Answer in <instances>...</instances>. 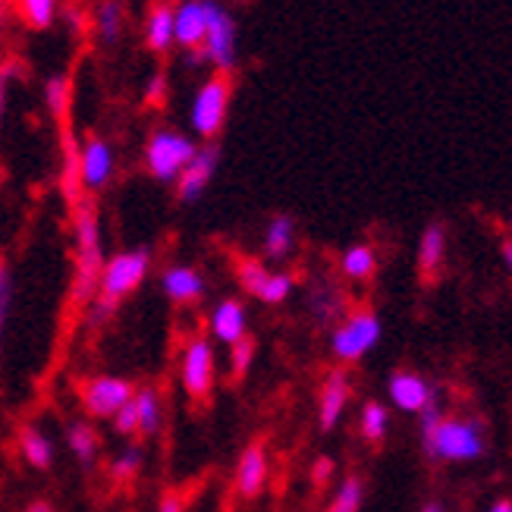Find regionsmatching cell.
Here are the masks:
<instances>
[{
	"label": "cell",
	"mask_w": 512,
	"mask_h": 512,
	"mask_svg": "<svg viewBox=\"0 0 512 512\" xmlns=\"http://www.w3.org/2000/svg\"><path fill=\"white\" fill-rule=\"evenodd\" d=\"M13 267L7 261V255L0 252V355H4V330H7V318L13 308Z\"/></svg>",
	"instance_id": "34"
},
{
	"label": "cell",
	"mask_w": 512,
	"mask_h": 512,
	"mask_svg": "<svg viewBox=\"0 0 512 512\" xmlns=\"http://www.w3.org/2000/svg\"><path fill=\"white\" fill-rule=\"evenodd\" d=\"M142 38H145V48L158 57H164L176 44V7L170 0H154L148 7Z\"/></svg>",
	"instance_id": "20"
},
{
	"label": "cell",
	"mask_w": 512,
	"mask_h": 512,
	"mask_svg": "<svg viewBox=\"0 0 512 512\" xmlns=\"http://www.w3.org/2000/svg\"><path fill=\"white\" fill-rule=\"evenodd\" d=\"M60 19L66 22V29H70V35H76V38H82L88 29H92V19H88V13L79 7H63Z\"/></svg>",
	"instance_id": "41"
},
{
	"label": "cell",
	"mask_w": 512,
	"mask_h": 512,
	"mask_svg": "<svg viewBox=\"0 0 512 512\" xmlns=\"http://www.w3.org/2000/svg\"><path fill=\"white\" fill-rule=\"evenodd\" d=\"M44 107L57 123L70 120V107H73V79L66 73H57L44 82Z\"/></svg>",
	"instance_id": "29"
},
{
	"label": "cell",
	"mask_w": 512,
	"mask_h": 512,
	"mask_svg": "<svg viewBox=\"0 0 512 512\" xmlns=\"http://www.w3.org/2000/svg\"><path fill=\"white\" fill-rule=\"evenodd\" d=\"M208 330H211V337L217 343H224L227 349L233 343H239L242 337H249V308L242 299H220L214 308H211V315H208Z\"/></svg>",
	"instance_id": "15"
},
{
	"label": "cell",
	"mask_w": 512,
	"mask_h": 512,
	"mask_svg": "<svg viewBox=\"0 0 512 512\" xmlns=\"http://www.w3.org/2000/svg\"><path fill=\"white\" fill-rule=\"evenodd\" d=\"M110 428H114V434L123 437V440H136L139 437V412H136V403H126L114 418H110Z\"/></svg>",
	"instance_id": "38"
},
{
	"label": "cell",
	"mask_w": 512,
	"mask_h": 512,
	"mask_svg": "<svg viewBox=\"0 0 512 512\" xmlns=\"http://www.w3.org/2000/svg\"><path fill=\"white\" fill-rule=\"evenodd\" d=\"M183 63L192 66V70H202V66H208V57L202 48H192V51H183Z\"/></svg>",
	"instance_id": "44"
},
{
	"label": "cell",
	"mask_w": 512,
	"mask_h": 512,
	"mask_svg": "<svg viewBox=\"0 0 512 512\" xmlns=\"http://www.w3.org/2000/svg\"><path fill=\"white\" fill-rule=\"evenodd\" d=\"M293 289H296L293 274L274 271V274H271V280H267V286H264V293H261V299H258V302H264V305H283L289 296H293Z\"/></svg>",
	"instance_id": "36"
},
{
	"label": "cell",
	"mask_w": 512,
	"mask_h": 512,
	"mask_svg": "<svg viewBox=\"0 0 512 512\" xmlns=\"http://www.w3.org/2000/svg\"><path fill=\"white\" fill-rule=\"evenodd\" d=\"M73 217V280H70V305L79 311L88 308L98 296V283L104 271V236H101V214L95 195H85L76 208H70Z\"/></svg>",
	"instance_id": "1"
},
{
	"label": "cell",
	"mask_w": 512,
	"mask_h": 512,
	"mask_svg": "<svg viewBox=\"0 0 512 512\" xmlns=\"http://www.w3.org/2000/svg\"><path fill=\"white\" fill-rule=\"evenodd\" d=\"M161 293L173 302V305H195L202 302L208 293V280L205 274L192 264H167L161 271Z\"/></svg>",
	"instance_id": "14"
},
{
	"label": "cell",
	"mask_w": 512,
	"mask_h": 512,
	"mask_svg": "<svg viewBox=\"0 0 512 512\" xmlns=\"http://www.w3.org/2000/svg\"><path fill=\"white\" fill-rule=\"evenodd\" d=\"M7 19H10V0H0V35L7 29Z\"/></svg>",
	"instance_id": "47"
},
{
	"label": "cell",
	"mask_w": 512,
	"mask_h": 512,
	"mask_svg": "<svg viewBox=\"0 0 512 512\" xmlns=\"http://www.w3.org/2000/svg\"><path fill=\"white\" fill-rule=\"evenodd\" d=\"M443 264H447V224L443 220H431L418 239V271L425 280H434Z\"/></svg>",
	"instance_id": "24"
},
{
	"label": "cell",
	"mask_w": 512,
	"mask_h": 512,
	"mask_svg": "<svg viewBox=\"0 0 512 512\" xmlns=\"http://www.w3.org/2000/svg\"><path fill=\"white\" fill-rule=\"evenodd\" d=\"M211 0H180L176 4V44L183 51L202 48L208 35Z\"/></svg>",
	"instance_id": "21"
},
{
	"label": "cell",
	"mask_w": 512,
	"mask_h": 512,
	"mask_svg": "<svg viewBox=\"0 0 512 512\" xmlns=\"http://www.w3.org/2000/svg\"><path fill=\"white\" fill-rule=\"evenodd\" d=\"M151 261H154V255H151L148 246L123 249L117 255H110L104 261V271H101L98 296L88 302V308L82 311L85 324L92 327V330H98V327H104L110 318H114L117 308L148 280Z\"/></svg>",
	"instance_id": "2"
},
{
	"label": "cell",
	"mask_w": 512,
	"mask_h": 512,
	"mask_svg": "<svg viewBox=\"0 0 512 512\" xmlns=\"http://www.w3.org/2000/svg\"><path fill=\"white\" fill-rule=\"evenodd\" d=\"M158 512H186V497L180 491H167L158 500Z\"/></svg>",
	"instance_id": "43"
},
{
	"label": "cell",
	"mask_w": 512,
	"mask_h": 512,
	"mask_svg": "<svg viewBox=\"0 0 512 512\" xmlns=\"http://www.w3.org/2000/svg\"><path fill=\"white\" fill-rule=\"evenodd\" d=\"M88 19H92V35L101 48H117L129 26V7L126 0H95Z\"/></svg>",
	"instance_id": "18"
},
{
	"label": "cell",
	"mask_w": 512,
	"mask_h": 512,
	"mask_svg": "<svg viewBox=\"0 0 512 512\" xmlns=\"http://www.w3.org/2000/svg\"><path fill=\"white\" fill-rule=\"evenodd\" d=\"M387 390H390L393 406L403 412H412V415L425 409L428 399L434 396V387L418 371H393L387 381Z\"/></svg>",
	"instance_id": "22"
},
{
	"label": "cell",
	"mask_w": 512,
	"mask_h": 512,
	"mask_svg": "<svg viewBox=\"0 0 512 512\" xmlns=\"http://www.w3.org/2000/svg\"><path fill=\"white\" fill-rule=\"evenodd\" d=\"M202 51L208 57V66H214V73L233 76L236 60H239V26H236V16L220 4V0H211L208 35H205Z\"/></svg>",
	"instance_id": "9"
},
{
	"label": "cell",
	"mask_w": 512,
	"mask_h": 512,
	"mask_svg": "<svg viewBox=\"0 0 512 512\" xmlns=\"http://www.w3.org/2000/svg\"><path fill=\"white\" fill-rule=\"evenodd\" d=\"M136 390L139 387L132 384L129 377H120V374H92V377H85V381L79 384V403H82L88 418L110 421L126 403H132Z\"/></svg>",
	"instance_id": "8"
},
{
	"label": "cell",
	"mask_w": 512,
	"mask_h": 512,
	"mask_svg": "<svg viewBox=\"0 0 512 512\" xmlns=\"http://www.w3.org/2000/svg\"><path fill=\"white\" fill-rule=\"evenodd\" d=\"M381 318L374 315L371 308H359V311H349V315L330 330V352L333 359L340 362H359L365 355L381 343Z\"/></svg>",
	"instance_id": "6"
},
{
	"label": "cell",
	"mask_w": 512,
	"mask_h": 512,
	"mask_svg": "<svg viewBox=\"0 0 512 512\" xmlns=\"http://www.w3.org/2000/svg\"><path fill=\"white\" fill-rule=\"evenodd\" d=\"M296 217L293 214H271V220L264 224L261 236V252L267 261H286L296 249Z\"/></svg>",
	"instance_id": "23"
},
{
	"label": "cell",
	"mask_w": 512,
	"mask_h": 512,
	"mask_svg": "<svg viewBox=\"0 0 512 512\" xmlns=\"http://www.w3.org/2000/svg\"><path fill=\"white\" fill-rule=\"evenodd\" d=\"M267 472H271V459H267L264 440H252L249 447L239 453V462H236V475H233L236 497L239 500L261 497L264 484H267Z\"/></svg>",
	"instance_id": "12"
},
{
	"label": "cell",
	"mask_w": 512,
	"mask_h": 512,
	"mask_svg": "<svg viewBox=\"0 0 512 512\" xmlns=\"http://www.w3.org/2000/svg\"><path fill=\"white\" fill-rule=\"evenodd\" d=\"M255 352H258L255 337H242L239 343L230 346V377L233 381H242V377L249 374V368L255 362Z\"/></svg>",
	"instance_id": "35"
},
{
	"label": "cell",
	"mask_w": 512,
	"mask_h": 512,
	"mask_svg": "<svg viewBox=\"0 0 512 512\" xmlns=\"http://www.w3.org/2000/svg\"><path fill=\"white\" fill-rule=\"evenodd\" d=\"M22 512H57L51 500H44V497H35L32 503H26V509Z\"/></svg>",
	"instance_id": "45"
},
{
	"label": "cell",
	"mask_w": 512,
	"mask_h": 512,
	"mask_svg": "<svg viewBox=\"0 0 512 512\" xmlns=\"http://www.w3.org/2000/svg\"><path fill=\"white\" fill-rule=\"evenodd\" d=\"M233 101V76L230 73H211L189 104V126L202 142H214L227 126Z\"/></svg>",
	"instance_id": "5"
},
{
	"label": "cell",
	"mask_w": 512,
	"mask_h": 512,
	"mask_svg": "<svg viewBox=\"0 0 512 512\" xmlns=\"http://www.w3.org/2000/svg\"><path fill=\"white\" fill-rule=\"evenodd\" d=\"M349 396H352V377L340 365V368H333L324 377L321 393H318V428L324 434H330L333 428L340 425V418H343V412L349 406Z\"/></svg>",
	"instance_id": "13"
},
{
	"label": "cell",
	"mask_w": 512,
	"mask_h": 512,
	"mask_svg": "<svg viewBox=\"0 0 512 512\" xmlns=\"http://www.w3.org/2000/svg\"><path fill=\"white\" fill-rule=\"evenodd\" d=\"M220 167V148L217 142H205L202 148H198V154L192 158V164L183 170V176L176 180V202L180 205H195L198 198H202L214 180V173Z\"/></svg>",
	"instance_id": "11"
},
{
	"label": "cell",
	"mask_w": 512,
	"mask_h": 512,
	"mask_svg": "<svg viewBox=\"0 0 512 512\" xmlns=\"http://www.w3.org/2000/svg\"><path fill=\"white\" fill-rule=\"evenodd\" d=\"M271 267H267L261 258H239L236 261V280H239V286L246 289V293L252 296V299H261V293H264V286H267V280H271Z\"/></svg>",
	"instance_id": "32"
},
{
	"label": "cell",
	"mask_w": 512,
	"mask_h": 512,
	"mask_svg": "<svg viewBox=\"0 0 512 512\" xmlns=\"http://www.w3.org/2000/svg\"><path fill=\"white\" fill-rule=\"evenodd\" d=\"M500 255H503V264H506V271L512 277V239H503L500 242Z\"/></svg>",
	"instance_id": "46"
},
{
	"label": "cell",
	"mask_w": 512,
	"mask_h": 512,
	"mask_svg": "<svg viewBox=\"0 0 512 512\" xmlns=\"http://www.w3.org/2000/svg\"><path fill=\"white\" fill-rule=\"evenodd\" d=\"M362 503H365V481L355 472H349L324 512H362Z\"/></svg>",
	"instance_id": "33"
},
{
	"label": "cell",
	"mask_w": 512,
	"mask_h": 512,
	"mask_svg": "<svg viewBox=\"0 0 512 512\" xmlns=\"http://www.w3.org/2000/svg\"><path fill=\"white\" fill-rule=\"evenodd\" d=\"M198 148H202V145H198L192 136H186V132L170 129V126H158L145 139L142 161H145V170H148L151 180L173 186L183 176V170L192 164Z\"/></svg>",
	"instance_id": "4"
},
{
	"label": "cell",
	"mask_w": 512,
	"mask_h": 512,
	"mask_svg": "<svg viewBox=\"0 0 512 512\" xmlns=\"http://www.w3.org/2000/svg\"><path fill=\"white\" fill-rule=\"evenodd\" d=\"M79 151H82V142L76 139L70 120L60 123V192L70 208H76L85 198L82 173H79Z\"/></svg>",
	"instance_id": "17"
},
{
	"label": "cell",
	"mask_w": 512,
	"mask_h": 512,
	"mask_svg": "<svg viewBox=\"0 0 512 512\" xmlns=\"http://www.w3.org/2000/svg\"><path fill=\"white\" fill-rule=\"evenodd\" d=\"M16 447L22 462L29 465L32 472H51L54 469V459H57V443L51 440V434L44 431L35 421H26L19 425L16 431Z\"/></svg>",
	"instance_id": "19"
},
{
	"label": "cell",
	"mask_w": 512,
	"mask_h": 512,
	"mask_svg": "<svg viewBox=\"0 0 512 512\" xmlns=\"http://www.w3.org/2000/svg\"><path fill=\"white\" fill-rule=\"evenodd\" d=\"M142 465H145V450L139 447V443H126V447L110 459L107 475L114 484H132L142 475Z\"/></svg>",
	"instance_id": "30"
},
{
	"label": "cell",
	"mask_w": 512,
	"mask_h": 512,
	"mask_svg": "<svg viewBox=\"0 0 512 512\" xmlns=\"http://www.w3.org/2000/svg\"><path fill=\"white\" fill-rule=\"evenodd\" d=\"M377 271V252L368 242H355L340 255V274L352 283H368Z\"/></svg>",
	"instance_id": "28"
},
{
	"label": "cell",
	"mask_w": 512,
	"mask_h": 512,
	"mask_svg": "<svg viewBox=\"0 0 512 512\" xmlns=\"http://www.w3.org/2000/svg\"><path fill=\"white\" fill-rule=\"evenodd\" d=\"M66 450H70L76 456V462L82 465V469H92V465L98 462V453H101V434L95 431V425L88 418H76L66 425Z\"/></svg>",
	"instance_id": "25"
},
{
	"label": "cell",
	"mask_w": 512,
	"mask_h": 512,
	"mask_svg": "<svg viewBox=\"0 0 512 512\" xmlns=\"http://www.w3.org/2000/svg\"><path fill=\"white\" fill-rule=\"evenodd\" d=\"M487 512H512V500L509 497H500V500L491 503V509H487Z\"/></svg>",
	"instance_id": "48"
},
{
	"label": "cell",
	"mask_w": 512,
	"mask_h": 512,
	"mask_svg": "<svg viewBox=\"0 0 512 512\" xmlns=\"http://www.w3.org/2000/svg\"><path fill=\"white\" fill-rule=\"evenodd\" d=\"M214 381H217L214 343L205 333H195V337L183 343L180 352V387L192 403H208L214 393Z\"/></svg>",
	"instance_id": "7"
},
{
	"label": "cell",
	"mask_w": 512,
	"mask_h": 512,
	"mask_svg": "<svg viewBox=\"0 0 512 512\" xmlns=\"http://www.w3.org/2000/svg\"><path fill=\"white\" fill-rule=\"evenodd\" d=\"M333 472H337L333 459L330 456H318L315 465H311V481H315V487H327L333 481Z\"/></svg>",
	"instance_id": "42"
},
{
	"label": "cell",
	"mask_w": 512,
	"mask_h": 512,
	"mask_svg": "<svg viewBox=\"0 0 512 512\" xmlns=\"http://www.w3.org/2000/svg\"><path fill=\"white\" fill-rule=\"evenodd\" d=\"M13 7H16V16L22 19V26L32 32H48L63 10L60 0H13Z\"/></svg>",
	"instance_id": "27"
},
{
	"label": "cell",
	"mask_w": 512,
	"mask_h": 512,
	"mask_svg": "<svg viewBox=\"0 0 512 512\" xmlns=\"http://www.w3.org/2000/svg\"><path fill=\"white\" fill-rule=\"evenodd\" d=\"M167 98H170V79H167V73L164 70L151 73L145 88H142V104L145 107H164Z\"/></svg>",
	"instance_id": "37"
},
{
	"label": "cell",
	"mask_w": 512,
	"mask_h": 512,
	"mask_svg": "<svg viewBox=\"0 0 512 512\" xmlns=\"http://www.w3.org/2000/svg\"><path fill=\"white\" fill-rule=\"evenodd\" d=\"M139 412V437H158L161 425H164V399L158 393V387H139L136 396H132Z\"/></svg>",
	"instance_id": "26"
},
{
	"label": "cell",
	"mask_w": 512,
	"mask_h": 512,
	"mask_svg": "<svg viewBox=\"0 0 512 512\" xmlns=\"http://www.w3.org/2000/svg\"><path fill=\"white\" fill-rule=\"evenodd\" d=\"M79 173H82V189L85 195H101L117 173V154L114 145L104 136H88L79 151Z\"/></svg>",
	"instance_id": "10"
},
{
	"label": "cell",
	"mask_w": 512,
	"mask_h": 512,
	"mask_svg": "<svg viewBox=\"0 0 512 512\" xmlns=\"http://www.w3.org/2000/svg\"><path fill=\"white\" fill-rule=\"evenodd\" d=\"M443 421V406H440V396L434 390V396L428 399V406L418 412V425H421V437H428L437 425Z\"/></svg>",
	"instance_id": "40"
},
{
	"label": "cell",
	"mask_w": 512,
	"mask_h": 512,
	"mask_svg": "<svg viewBox=\"0 0 512 512\" xmlns=\"http://www.w3.org/2000/svg\"><path fill=\"white\" fill-rule=\"evenodd\" d=\"M308 311L321 330H333L346 318V293L330 277H318L308 286Z\"/></svg>",
	"instance_id": "16"
},
{
	"label": "cell",
	"mask_w": 512,
	"mask_h": 512,
	"mask_svg": "<svg viewBox=\"0 0 512 512\" xmlns=\"http://www.w3.org/2000/svg\"><path fill=\"white\" fill-rule=\"evenodd\" d=\"M421 450L431 462H475L487 456V428L481 418H443L421 437Z\"/></svg>",
	"instance_id": "3"
},
{
	"label": "cell",
	"mask_w": 512,
	"mask_h": 512,
	"mask_svg": "<svg viewBox=\"0 0 512 512\" xmlns=\"http://www.w3.org/2000/svg\"><path fill=\"white\" fill-rule=\"evenodd\" d=\"M22 76V63L19 60H4L0 63V123H4V117H7V104H10V88H13V82Z\"/></svg>",
	"instance_id": "39"
},
{
	"label": "cell",
	"mask_w": 512,
	"mask_h": 512,
	"mask_svg": "<svg viewBox=\"0 0 512 512\" xmlns=\"http://www.w3.org/2000/svg\"><path fill=\"white\" fill-rule=\"evenodd\" d=\"M421 512H447V509H443V503L431 500V503H425V506H421Z\"/></svg>",
	"instance_id": "49"
},
{
	"label": "cell",
	"mask_w": 512,
	"mask_h": 512,
	"mask_svg": "<svg viewBox=\"0 0 512 512\" xmlns=\"http://www.w3.org/2000/svg\"><path fill=\"white\" fill-rule=\"evenodd\" d=\"M359 431L368 443H384L387 431H390V409L381 403V399H368L359 412Z\"/></svg>",
	"instance_id": "31"
}]
</instances>
